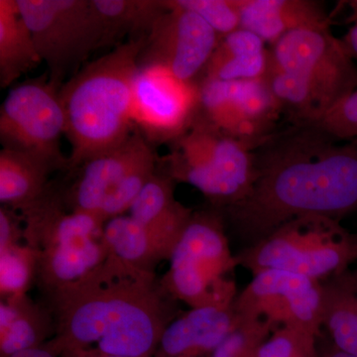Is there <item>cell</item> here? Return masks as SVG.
I'll return each mask as SVG.
<instances>
[{"label": "cell", "mask_w": 357, "mask_h": 357, "mask_svg": "<svg viewBox=\"0 0 357 357\" xmlns=\"http://www.w3.org/2000/svg\"><path fill=\"white\" fill-rule=\"evenodd\" d=\"M354 23H357V20L354 21Z\"/></svg>", "instance_id": "obj_37"}, {"label": "cell", "mask_w": 357, "mask_h": 357, "mask_svg": "<svg viewBox=\"0 0 357 357\" xmlns=\"http://www.w3.org/2000/svg\"><path fill=\"white\" fill-rule=\"evenodd\" d=\"M199 105V86L156 66H139L134 77V126L148 141L173 142L191 128Z\"/></svg>", "instance_id": "obj_13"}, {"label": "cell", "mask_w": 357, "mask_h": 357, "mask_svg": "<svg viewBox=\"0 0 357 357\" xmlns=\"http://www.w3.org/2000/svg\"><path fill=\"white\" fill-rule=\"evenodd\" d=\"M36 278V260L25 243L0 248V290L1 297L26 294Z\"/></svg>", "instance_id": "obj_26"}, {"label": "cell", "mask_w": 357, "mask_h": 357, "mask_svg": "<svg viewBox=\"0 0 357 357\" xmlns=\"http://www.w3.org/2000/svg\"><path fill=\"white\" fill-rule=\"evenodd\" d=\"M54 331L50 311L36 306L26 294L1 300L0 357L44 347Z\"/></svg>", "instance_id": "obj_20"}, {"label": "cell", "mask_w": 357, "mask_h": 357, "mask_svg": "<svg viewBox=\"0 0 357 357\" xmlns=\"http://www.w3.org/2000/svg\"><path fill=\"white\" fill-rule=\"evenodd\" d=\"M319 357H356L351 356V354H347V352L340 351L337 347L330 342L321 344L319 340Z\"/></svg>", "instance_id": "obj_32"}, {"label": "cell", "mask_w": 357, "mask_h": 357, "mask_svg": "<svg viewBox=\"0 0 357 357\" xmlns=\"http://www.w3.org/2000/svg\"><path fill=\"white\" fill-rule=\"evenodd\" d=\"M236 258L253 275L282 270L323 282L357 261V234L335 218L305 215L283 223Z\"/></svg>", "instance_id": "obj_6"}, {"label": "cell", "mask_w": 357, "mask_h": 357, "mask_svg": "<svg viewBox=\"0 0 357 357\" xmlns=\"http://www.w3.org/2000/svg\"><path fill=\"white\" fill-rule=\"evenodd\" d=\"M351 274H352V277H354V280H356V282L357 283V269L354 270V272H351Z\"/></svg>", "instance_id": "obj_36"}, {"label": "cell", "mask_w": 357, "mask_h": 357, "mask_svg": "<svg viewBox=\"0 0 357 357\" xmlns=\"http://www.w3.org/2000/svg\"><path fill=\"white\" fill-rule=\"evenodd\" d=\"M234 309L241 318L262 319L274 331L290 326L321 337L323 283L282 270H265L253 275L237 294Z\"/></svg>", "instance_id": "obj_11"}, {"label": "cell", "mask_w": 357, "mask_h": 357, "mask_svg": "<svg viewBox=\"0 0 357 357\" xmlns=\"http://www.w3.org/2000/svg\"><path fill=\"white\" fill-rule=\"evenodd\" d=\"M270 52L255 33L239 28L220 38L204 70V79L236 82L262 79L266 75Z\"/></svg>", "instance_id": "obj_19"}, {"label": "cell", "mask_w": 357, "mask_h": 357, "mask_svg": "<svg viewBox=\"0 0 357 357\" xmlns=\"http://www.w3.org/2000/svg\"><path fill=\"white\" fill-rule=\"evenodd\" d=\"M148 142L139 130H134L119 146L96 155L70 170L77 171L72 184L64 191H57L63 203L70 211L89 213L100 220L105 201L131 167L151 151Z\"/></svg>", "instance_id": "obj_15"}, {"label": "cell", "mask_w": 357, "mask_h": 357, "mask_svg": "<svg viewBox=\"0 0 357 357\" xmlns=\"http://www.w3.org/2000/svg\"><path fill=\"white\" fill-rule=\"evenodd\" d=\"M20 215L25 243L36 260L35 279L48 297L86 278L107 259L105 222L69 210L51 187Z\"/></svg>", "instance_id": "obj_4"}, {"label": "cell", "mask_w": 357, "mask_h": 357, "mask_svg": "<svg viewBox=\"0 0 357 357\" xmlns=\"http://www.w3.org/2000/svg\"><path fill=\"white\" fill-rule=\"evenodd\" d=\"M60 357H119V356H98V354H91V352H74V354H63Z\"/></svg>", "instance_id": "obj_34"}, {"label": "cell", "mask_w": 357, "mask_h": 357, "mask_svg": "<svg viewBox=\"0 0 357 357\" xmlns=\"http://www.w3.org/2000/svg\"><path fill=\"white\" fill-rule=\"evenodd\" d=\"M145 38L129 40L84 66L59 96L70 144L69 169L119 146L132 134V89Z\"/></svg>", "instance_id": "obj_3"}, {"label": "cell", "mask_w": 357, "mask_h": 357, "mask_svg": "<svg viewBox=\"0 0 357 357\" xmlns=\"http://www.w3.org/2000/svg\"><path fill=\"white\" fill-rule=\"evenodd\" d=\"M160 281L174 300L194 307L234 306L238 292L229 275L238 267L220 211H194Z\"/></svg>", "instance_id": "obj_7"}, {"label": "cell", "mask_w": 357, "mask_h": 357, "mask_svg": "<svg viewBox=\"0 0 357 357\" xmlns=\"http://www.w3.org/2000/svg\"><path fill=\"white\" fill-rule=\"evenodd\" d=\"M239 319L234 306L194 307L167 326L154 357L210 356Z\"/></svg>", "instance_id": "obj_17"}, {"label": "cell", "mask_w": 357, "mask_h": 357, "mask_svg": "<svg viewBox=\"0 0 357 357\" xmlns=\"http://www.w3.org/2000/svg\"><path fill=\"white\" fill-rule=\"evenodd\" d=\"M167 7L145 38L139 66L163 68L185 83L206 70L220 35L196 13L164 0Z\"/></svg>", "instance_id": "obj_14"}, {"label": "cell", "mask_w": 357, "mask_h": 357, "mask_svg": "<svg viewBox=\"0 0 357 357\" xmlns=\"http://www.w3.org/2000/svg\"><path fill=\"white\" fill-rule=\"evenodd\" d=\"M56 167L48 160L17 150L0 151V202L2 206L22 211L48 191L49 175Z\"/></svg>", "instance_id": "obj_21"}, {"label": "cell", "mask_w": 357, "mask_h": 357, "mask_svg": "<svg viewBox=\"0 0 357 357\" xmlns=\"http://www.w3.org/2000/svg\"><path fill=\"white\" fill-rule=\"evenodd\" d=\"M41 62L17 0H0V86H11Z\"/></svg>", "instance_id": "obj_22"}, {"label": "cell", "mask_w": 357, "mask_h": 357, "mask_svg": "<svg viewBox=\"0 0 357 357\" xmlns=\"http://www.w3.org/2000/svg\"><path fill=\"white\" fill-rule=\"evenodd\" d=\"M351 8L352 9V13H354V20H357V0H352V1L347 2Z\"/></svg>", "instance_id": "obj_35"}, {"label": "cell", "mask_w": 357, "mask_h": 357, "mask_svg": "<svg viewBox=\"0 0 357 357\" xmlns=\"http://www.w3.org/2000/svg\"><path fill=\"white\" fill-rule=\"evenodd\" d=\"M102 24L105 46L116 43L126 35L146 38L167 7L162 0H91Z\"/></svg>", "instance_id": "obj_24"}, {"label": "cell", "mask_w": 357, "mask_h": 357, "mask_svg": "<svg viewBox=\"0 0 357 357\" xmlns=\"http://www.w3.org/2000/svg\"><path fill=\"white\" fill-rule=\"evenodd\" d=\"M269 52L272 64L299 77L311 89L325 114L357 89L354 59L331 27L289 33Z\"/></svg>", "instance_id": "obj_10"}, {"label": "cell", "mask_w": 357, "mask_h": 357, "mask_svg": "<svg viewBox=\"0 0 357 357\" xmlns=\"http://www.w3.org/2000/svg\"><path fill=\"white\" fill-rule=\"evenodd\" d=\"M103 241L107 255L131 269L155 273L162 261L151 237L130 215L107 220L103 225Z\"/></svg>", "instance_id": "obj_25"}, {"label": "cell", "mask_w": 357, "mask_h": 357, "mask_svg": "<svg viewBox=\"0 0 357 357\" xmlns=\"http://www.w3.org/2000/svg\"><path fill=\"white\" fill-rule=\"evenodd\" d=\"M175 181L156 172L133 202L130 217L146 230L162 260L170 259L194 211L175 197Z\"/></svg>", "instance_id": "obj_16"}, {"label": "cell", "mask_w": 357, "mask_h": 357, "mask_svg": "<svg viewBox=\"0 0 357 357\" xmlns=\"http://www.w3.org/2000/svg\"><path fill=\"white\" fill-rule=\"evenodd\" d=\"M356 141H357V134H356Z\"/></svg>", "instance_id": "obj_38"}, {"label": "cell", "mask_w": 357, "mask_h": 357, "mask_svg": "<svg viewBox=\"0 0 357 357\" xmlns=\"http://www.w3.org/2000/svg\"><path fill=\"white\" fill-rule=\"evenodd\" d=\"M241 28L255 33L266 44L297 30L331 27L323 2L314 0H236Z\"/></svg>", "instance_id": "obj_18"}, {"label": "cell", "mask_w": 357, "mask_h": 357, "mask_svg": "<svg viewBox=\"0 0 357 357\" xmlns=\"http://www.w3.org/2000/svg\"><path fill=\"white\" fill-rule=\"evenodd\" d=\"M255 153L250 192L220 211L245 248L293 218L340 220L357 211V141L342 143L318 126H292Z\"/></svg>", "instance_id": "obj_1"}, {"label": "cell", "mask_w": 357, "mask_h": 357, "mask_svg": "<svg viewBox=\"0 0 357 357\" xmlns=\"http://www.w3.org/2000/svg\"><path fill=\"white\" fill-rule=\"evenodd\" d=\"M321 337L299 328L284 326L271 333L258 349L257 357H319Z\"/></svg>", "instance_id": "obj_28"}, {"label": "cell", "mask_w": 357, "mask_h": 357, "mask_svg": "<svg viewBox=\"0 0 357 357\" xmlns=\"http://www.w3.org/2000/svg\"><path fill=\"white\" fill-rule=\"evenodd\" d=\"M172 2L199 15L220 38L241 28V15L236 0H172Z\"/></svg>", "instance_id": "obj_29"}, {"label": "cell", "mask_w": 357, "mask_h": 357, "mask_svg": "<svg viewBox=\"0 0 357 357\" xmlns=\"http://www.w3.org/2000/svg\"><path fill=\"white\" fill-rule=\"evenodd\" d=\"M252 143L220 132L202 119L174 140L164 157L162 173L176 183L198 189L218 211L241 203L255 180V149Z\"/></svg>", "instance_id": "obj_5"}, {"label": "cell", "mask_w": 357, "mask_h": 357, "mask_svg": "<svg viewBox=\"0 0 357 357\" xmlns=\"http://www.w3.org/2000/svg\"><path fill=\"white\" fill-rule=\"evenodd\" d=\"M239 319L238 326L208 357H257L273 328L262 319Z\"/></svg>", "instance_id": "obj_27"}, {"label": "cell", "mask_w": 357, "mask_h": 357, "mask_svg": "<svg viewBox=\"0 0 357 357\" xmlns=\"http://www.w3.org/2000/svg\"><path fill=\"white\" fill-rule=\"evenodd\" d=\"M49 300L55 331L44 347L58 357L74 352L154 357L178 317L177 301L155 273L131 269L109 255L93 273Z\"/></svg>", "instance_id": "obj_2"}, {"label": "cell", "mask_w": 357, "mask_h": 357, "mask_svg": "<svg viewBox=\"0 0 357 357\" xmlns=\"http://www.w3.org/2000/svg\"><path fill=\"white\" fill-rule=\"evenodd\" d=\"M282 114L264 77L236 82L203 79L199 84L197 119L236 139L259 146L275 132Z\"/></svg>", "instance_id": "obj_12"}, {"label": "cell", "mask_w": 357, "mask_h": 357, "mask_svg": "<svg viewBox=\"0 0 357 357\" xmlns=\"http://www.w3.org/2000/svg\"><path fill=\"white\" fill-rule=\"evenodd\" d=\"M342 43H344L345 49L349 52L351 58L357 59V23H354L352 27L349 28L347 34L342 37Z\"/></svg>", "instance_id": "obj_31"}, {"label": "cell", "mask_w": 357, "mask_h": 357, "mask_svg": "<svg viewBox=\"0 0 357 357\" xmlns=\"http://www.w3.org/2000/svg\"><path fill=\"white\" fill-rule=\"evenodd\" d=\"M337 141H356L357 134V89L331 107L316 124Z\"/></svg>", "instance_id": "obj_30"}, {"label": "cell", "mask_w": 357, "mask_h": 357, "mask_svg": "<svg viewBox=\"0 0 357 357\" xmlns=\"http://www.w3.org/2000/svg\"><path fill=\"white\" fill-rule=\"evenodd\" d=\"M323 283V328L340 351L357 357V283L351 271Z\"/></svg>", "instance_id": "obj_23"}, {"label": "cell", "mask_w": 357, "mask_h": 357, "mask_svg": "<svg viewBox=\"0 0 357 357\" xmlns=\"http://www.w3.org/2000/svg\"><path fill=\"white\" fill-rule=\"evenodd\" d=\"M17 4L48 67L49 81L59 89L93 51L105 47L91 0H17Z\"/></svg>", "instance_id": "obj_8"}, {"label": "cell", "mask_w": 357, "mask_h": 357, "mask_svg": "<svg viewBox=\"0 0 357 357\" xmlns=\"http://www.w3.org/2000/svg\"><path fill=\"white\" fill-rule=\"evenodd\" d=\"M59 91L48 72L14 86L0 109V139L3 148L37 155L68 171L60 146L66 117Z\"/></svg>", "instance_id": "obj_9"}, {"label": "cell", "mask_w": 357, "mask_h": 357, "mask_svg": "<svg viewBox=\"0 0 357 357\" xmlns=\"http://www.w3.org/2000/svg\"><path fill=\"white\" fill-rule=\"evenodd\" d=\"M9 357H58L52 354L50 351L45 347H38V349H27V351L17 352L13 356Z\"/></svg>", "instance_id": "obj_33"}]
</instances>
